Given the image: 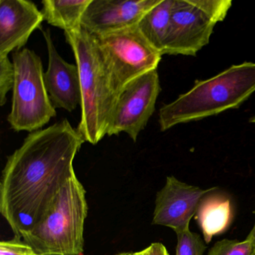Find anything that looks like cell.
Wrapping results in <instances>:
<instances>
[{
	"instance_id": "6da1fadb",
	"label": "cell",
	"mask_w": 255,
	"mask_h": 255,
	"mask_svg": "<svg viewBox=\"0 0 255 255\" xmlns=\"http://www.w3.org/2000/svg\"><path fill=\"white\" fill-rule=\"evenodd\" d=\"M84 142L64 119L30 132L8 156L0 180V213L15 237L30 231L75 177L74 160Z\"/></svg>"
},
{
	"instance_id": "7a4b0ae2",
	"label": "cell",
	"mask_w": 255,
	"mask_h": 255,
	"mask_svg": "<svg viewBox=\"0 0 255 255\" xmlns=\"http://www.w3.org/2000/svg\"><path fill=\"white\" fill-rule=\"evenodd\" d=\"M65 35L80 72L81 119L77 129L85 141L95 145L107 135L119 94L96 37L82 26Z\"/></svg>"
},
{
	"instance_id": "3957f363",
	"label": "cell",
	"mask_w": 255,
	"mask_h": 255,
	"mask_svg": "<svg viewBox=\"0 0 255 255\" xmlns=\"http://www.w3.org/2000/svg\"><path fill=\"white\" fill-rule=\"evenodd\" d=\"M255 92V63L233 65L212 78L196 82L189 92L161 107V131L237 109Z\"/></svg>"
},
{
	"instance_id": "277c9868",
	"label": "cell",
	"mask_w": 255,
	"mask_h": 255,
	"mask_svg": "<svg viewBox=\"0 0 255 255\" xmlns=\"http://www.w3.org/2000/svg\"><path fill=\"white\" fill-rule=\"evenodd\" d=\"M88 209L86 189L75 176L22 238L41 255H83Z\"/></svg>"
},
{
	"instance_id": "5b68a950",
	"label": "cell",
	"mask_w": 255,
	"mask_h": 255,
	"mask_svg": "<svg viewBox=\"0 0 255 255\" xmlns=\"http://www.w3.org/2000/svg\"><path fill=\"white\" fill-rule=\"evenodd\" d=\"M12 62L14 83L8 122L16 132L39 130L56 116L44 83L41 58L23 48L14 52Z\"/></svg>"
},
{
	"instance_id": "8992f818",
	"label": "cell",
	"mask_w": 255,
	"mask_h": 255,
	"mask_svg": "<svg viewBox=\"0 0 255 255\" xmlns=\"http://www.w3.org/2000/svg\"><path fill=\"white\" fill-rule=\"evenodd\" d=\"M231 5V0H174L164 54L196 56Z\"/></svg>"
},
{
	"instance_id": "52a82bcc",
	"label": "cell",
	"mask_w": 255,
	"mask_h": 255,
	"mask_svg": "<svg viewBox=\"0 0 255 255\" xmlns=\"http://www.w3.org/2000/svg\"><path fill=\"white\" fill-rule=\"evenodd\" d=\"M96 38L118 94L129 82L157 69L162 59L138 25Z\"/></svg>"
},
{
	"instance_id": "ba28073f",
	"label": "cell",
	"mask_w": 255,
	"mask_h": 255,
	"mask_svg": "<svg viewBox=\"0 0 255 255\" xmlns=\"http://www.w3.org/2000/svg\"><path fill=\"white\" fill-rule=\"evenodd\" d=\"M160 92L157 70L129 82L119 94L107 135L125 132L135 142L154 113Z\"/></svg>"
},
{
	"instance_id": "9c48e42d",
	"label": "cell",
	"mask_w": 255,
	"mask_h": 255,
	"mask_svg": "<svg viewBox=\"0 0 255 255\" xmlns=\"http://www.w3.org/2000/svg\"><path fill=\"white\" fill-rule=\"evenodd\" d=\"M216 189H201L180 181L174 176L167 177L165 186L156 194L152 224L168 227L176 234L189 229L200 201Z\"/></svg>"
},
{
	"instance_id": "30bf717a",
	"label": "cell",
	"mask_w": 255,
	"mask_h": 255,
	"mask_svg": "<svg viewBox=\"0 0 255 255\" xmlns=\"http://www.w3.org/2000/svg\"><path fill=\"white\" fill-rule=\"evenodd\" d=\"M161 0H92L81 26L95 37L136 26Z\"/></svg>"
},
{
	"instance_id": "8fae6325",
	"label": "cell",
	"mask_w": 255,
	"mask_h": 255,
	"mask_svg": "<svg viewBox=\"0 0 255 255\" xmlns=\"http://www.w3.org/2000/svg\"><path fill=\"white\" fill-rule=\"evenodd\" d=\"M48 53V68L44 73V83L55 108L74 111L81 105L80 72L77 65H71L59 54L50 29L42 31Z\"/></svg>"
},
{
	"instance_id": "7c38bea8",
	"label": "cell",
	"mask_w": 255,
	"mask_h": 255,
	"mask_svg": "<svg viewBox=\"0 0 255 255\" xmlns=\"http://www.w3.org/2000/svg\"><path fill=\"white\" fill-rule=\"evenodd\" d=\"M44 20L31 1L0 0V56L20 50Z\"/></svg>"
},
{
	"instance_id": "4fadbf2b",
	"label": "cell",
	"mask_w": 255,
	"mask_h": 255,
	"mask_svg": "<svg viewBox=\"0 0 255 255\" xmlns=\"http://www.w3.org/2000/svg\"><path fill=\"white\" fill-rule=\"evenodd\" d=\"M213 192L203 197L195 214L206 243H210L215 236L226 232L234 217L231 198L225 193Z\"/></svg>"
},
{
	"instance_id": "5bb4252c",
	"label": "cell",
	"mask_w": 255,
	"mask_h": 255,
	"mask_svg": "<svg viewBox=\"0 0 255 255\" xmlns=\"http://www.w3.org/2000/svg\"><path fill=\"white\" fill-rule=\"evenodd\" d=\"M92 0H44V20L65 32L81 27L82 19Z\"/></svg>"
},
{
	"instance_id": "9a60e30c",
	"label": "cell",
	"mask_w": 255,
	"mask_h": 255,
	"mask_svg": "<svg viewBox=\"0 0 255 255\" xmlns=\"http://www.w3.org/2000/svg\"><path fill=\"white\" fill-rule=\"evenodd\" d=\"M174 0H161L149 10L138 23V27L149 43L164 55L169 30Z\"/></svg>"
},
{
	"instance_id": "2e32d148",
	"label": "cell",
	"mask_w": 255,
	"mask_h": 255,
	"mask_svg": "<svg viewBox=\"0 0 255 255\" xmlns=\"http://www.w3.org/2000/svg\"><path fill=\"white\" fill-rule=\"evenodd\" d=\"M176 255H204L207 246L199 234L190 230L177 233Z\"/></svg>"
},
{
	"instance_id": "e0dca14e",
	"label": "cell",
	"mask_w": 255,
	"mask_h": 255,
	"mask_svg": "<svg viewBox=\"0 0 255 255\" xmlns=\"http://www.w3.org/2000/svg\"><path fill=\"white\" fill-rule=\"evenodd\" d=\"M255 246L248 240H222L217 242L209 251L208 255H252Z\"/></svg>"
},
{
	"instance_id": "ac0fdd59",
	"label": "cell",
	"mask_w": 255,
	"mask_h": 255,
	"mask_svg": "<svg viewBox=\"0 0 255 255\" xmlns=\"http://www.w3.org/2000/svg\"><path fill=\"white\" fill-rule=\"evenodd\" d=\"M14 83V68L8 56H0V105L3 107L7 95L12 90Z\"/></svg>"
},
{
	"instance_id": "d6986e66",
	"label": "cell",
	"mask_w": 255,
	"mask_h": 255,
	"mask_svg": "<svg viewBox=\"0 0 255 255\" xmlns=\"http://www.w3.org/2000/svg\"><path fill=\"white\" fill-rule=\"evenodd\" d=\"M0 255H41L29 243L15 237L0 243Z\"/></svg>"
},
{
	"instance_id": "ffe728a7",
	"label": "cell",
	"mask_w": 255,
	"mask_h": 255,
	"mask_svg": "<svg viewBox=\"0 0 255 255\" xmlns=\"http://www.w3.org/2000/svg\"><path fill=\"white\" fill-rule=\"evenodd\" d=\"M148 255H169V254L162 243H154L148 246Z\"/></svg>"
},
{
	"instance_id": "44dd1931",
	"label": "cell",
	"mask_w": 255,
	"mask_h": 255,
	"mask_svg": "<svg viewBox=\"0 0 255 255\" xmlns=\"http://www.w3.org/2000/svg\"><path fill=\"white\" fill-rule=\"evenodd\" d=\"M246 240L252 243L255 246V223L252 231L249 233L248 237H246Z\"/></svg>"
},
{
	"instance_id": "7402d4cb",
	"label": "cell",
	"mask_w": 255,
	"mask_h": 255,
	"mask_svg": "<svg viewBox=\"0 0 255 255\" xmlns=\"http://www.w3.org/2000/svg\"><path fill=\"white\" fill-rule=\"evenodd\" d=\"M141 252H122V253L116 254L115 255H141Z\"/></svg>"
},
{
	"instance_id": "603a6c76",
	"label": "cell",
	"mask_w": 255,
	"mask_h": 255,
	"mask_svg": "<svg viewBox=\"0 0 255 255\" xmlns=\"http://www.w3.org/2000/svg\"><path fill=\"white\" fill-rule=\"evenodd\" d=\"M141 255H148V247L141 251Z\"/></svg>"
},
{
	"instance_id": "cb8c5ba5",
	"label": "cell",
	"mask_w": 255,
	"mask_h": 255,
	"mask_svg": "<svg viewBox=\"0 0 255 255\" xmlns=\"http://www.w3.org/2000/svg\"><path fill=\"white\" fill-rule=\"evenodd\" d=\"M249 122H250L251 123L255 124V116H254V117H252V119H250Z\"/></svg>"
},
{
	"instance_id": "d4e9b609",
	"label": "cell",
	"mask_w": 255,
	"mask_h": 255,
	"mask_svg": "<svg viewBox=\"0 0 255 255\" xmlns=\"http://www.w3.org/2000/svg\"><path fill=\"white\" fill-rule=\"evenodd\" d=\"M252 255H255V252H254V253H253V254H252Z\"/></svg>"
}]
</instances>
